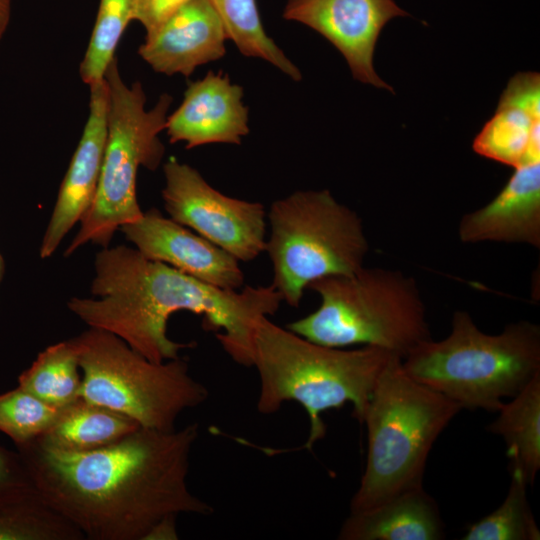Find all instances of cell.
Returning a JSON list of instances; mask_svg holds the SVG:
<instances>
[{
  "instance_id": "6da1fadb",
  "label": "cell",
  "mask_w": 540,
  "mask_h": 540,
  "mask_svg": "<svg viewBox=\"0 0 540 540\" xmlns=\"http://www.w3.org/2000/svg\"><path fill=\"white\" fill-rule=\"evenodd\" d=\"M199 425L170 431L138 428L87 452L16 445L42 500L89 540H145L163 518L210 515L187 476Z\"/></svg>"
},
{
  "instance_id": "7a4b0ae2",
  "label": "cell",
  "mask_w": 540,
  "mask_h": 540,
  "mask_svg": "<svg viewBox=\"0 0 540 540\" xmlns=\"http://www.w3.org/2000/svg\"><path fill=\"white\" fill-rule=\"evenodd\" d=\"M94 270L93 297H72L68 309L157 363L176 359L181 349L194 345L173 341L167 333L169 318L188 311L203 317V328L216 333L234 362L251 367L256 326L283 302L272 285L219 288L124 245L102 248Z\"/></svg>"
},
{
  "instance_id": "3957f363",
  "label": "cell",
  "mask_w": 540,
  "mask_h": 540,
  "mask_svg": "<svg viewBox=\"0 0 540 540\" xmlns=\"http://www.w3.org/2000/svg\"><path fill=\"white\" fill-rule=\"evenodd\" d=\"M394 356L373 346L344 350L320 345L264 317L253 338L257 410L272 414L286 402L300 404L309 418L302 448L310 450L326 434L321 417L325 411L351 403L353 416L362 424L377 381Z\"/></svg>"
},
{
  "instance_id": "277c9868",
  "label": "cell",
  "mask_w": 540,
  "mask_h": 540,
  "mask_svg": "<svg viewBox=\"0 0 540 540\" xmlns=\"http://www.w3.org/2000/svg\"><path fill=\"white\" fill-rule=\"evenodd\" d=\"M402 367L462 409L497 412L503 399L516 396L540 373V327L522 320L487 334L468 312L457 310L450 334L417 345L402 358Z\"/></svg>"
},
{
  "instance_id": "5b68a950",
  "label": "cell",
  "mask_w": 540,
  "mask_h": 540,
  "mask_svg": "<svg viewBox=\"0 0 540 540\" xmlns=\"http://www.w3.org/2000/svg\"><path fill=\"white\" fill-rule=\"evenodd\" d=\"M461 410L456 402L411 378L402 367V358L394 356L379 377L364 414L367 457L350 512L423 486L428 455Z\"/></svg>"
},
{
  "instance_id": "8992f818",
  "label": "cell",
  "mask_w": 540,
  "mask_h": 540,
  "mask_svg": "<svg viewBox=\"0 0 540 540\" xmlns=\"http://www.w3.org/2000/svg\"><path fill=\"white\" fill-rule=\"evenodd\" d=\"M307 289L320 296V306L286 328L314 343L361 344L404 358L431 338L417 283L401 271L362 267L351 275L320 278Z\"/></svg>"
},
{
  "instance_id": "52a82bcc",
  "label": "cell",
  "mask_w": 540,
  "mask_h": 540,
  "mask_svg": "<svg viewBox=\"0 0 540 540\" xmlns=\"http://www.w3.org/2000/svg\"><path fill=\"white\" fill-rule=\"evenodd\" d=\"M104 79L108 111L102 168L94 199L64 251L66 257L87 243L109 247L117 230L143 215L136 194L138 169H157L165 153L159 134L166 128L172 97L164 93L146 110L141 83L128 86L123 81L116 57Z\"/></svg>"
},
{
  "instance_id": "ba28073f",
  "label": "cell",
  "mask_w": 540,
  "mask_h": 540,
  "mask_svg": "<svg viewBox=\"0 0 540 540\" xmlns=\"http://www.w3.org/2000/svg\"><path fill=\"white\" fill-rule=\"evenodd\" d=\"M267 218L264 251L273 266L271 285L288 305L298 307L313 281L364 267L369 243L362 220L329 190L296 191L278 199Z\"/></svg>"
},
{
  "instance_id": "9c48e42d",
  "label": "cell",
  "mask_w": 540,
  "mask_h": 540,
  "mask_svg": "<svg viewBox=\"0 0 540 540\" xmlns=\"http://www.w3.org/2000/svg\"><path fill=\"white\" fill-rule=\"evenodd\" d=\"M71 340L82 374L80 397L121 413L142 428L173 430L184 411L208 399V389L180 357L150 361L118 336L92 327Z\"/></svg>"
},
{
  "instance_id": "30bf717a",
  "label": "cell",
  "mask_w": 540,
  "mask_h": 540,
  "mask_svg": "<svg viewBox=\"0 0 540 540\" xmlns=\"http://www.w3.org/2000/svg\"><path fill=\"white\" fill-rule=\"evenodd\" d=\"M164 208L169 217L194 230L239 262L265 250L263 204L229 197L213 188L192 166L170 157L163 165Z\"/></svg>"
},
{
  "instance_id": "8fae6325",
  "label": "cell",
  "mask_w": 540,
  "mask_h": 540,
  "mask_svg": "<svg viewBox=\"0 0 540 540\" xmlns=\"http://www.w3.org/2000/svg\"><path fill=\"white\" fill-rule=\"evenodd\" d=\"M398 16L408 13L394 0H287L283 11L284 19L300 22L332 43L355 79L392 92L375 72L373 54L381 30Z\"/></svg>"
},
{
  "instance_id": "7c38bea8",
  "label": "cell",
  "mask_w": 540,
  "mask_h": 540,
  "mask_svg": "<svg viewBox=\"0 0 540 540\" xmlns=\"http://www.w3.org/2000/svg\"><path fill=\"white\" fill-rule=\"evenodd\" d=\"M120 230L148 259L219 288L238 290L244 285V273L234 256L155 208Z\"/></svg>"
},
{
  "instance_id": "4fadbf2b",
  "label": "cell",
  "mask_w": 540,
  "mask_h": 540,
  "mask_svg": "<svg viewBox=\"0 0 540 540\" xmlns=\"http://www.w3.org/2000/svg\"><path fill=\"white\" fill-rule=\"evenodd\" d=\"M89 87L88 119L42 239V259L51 257L67 233L81 221L97 190L107 141L108 90L105 79Z\"/></svg>"
},
{
  "instance_id": "5bb4252c",
  "label": "cell",
  "mask_w": 540,
  "mask_h": 540,
  "mask_svg": "<svg viewBox=\"0 0 540 540\" xmlns=\"http://www.w3.org/2000/svg\"><path fill=\"white\" fill-rule=\"evenodd\" d=\"M226 39L211 1L189 0L146 35L138 54L158 73L188 77L198 66L222 58Z\"/></svg>"
},
{
  "instance_id": "9a60e30c",
  "label": "cell",
  "mask_w": 540,
  "mask_h": 540,
  "mask_svg": "<svg viewBox=\"0 0 540 540\" xmlns=\"http://www.w3.org/2000/svg\"><path fill=\"white\" fill-rule=\"evenodd\" d=\"M243 88L228 75L209 71L189 82L177 110L168 116L170 143L184 142L186 149L211 143L240 144L249 133L248 108Z\"/></svg>"
},
{
  "instance_id": "2e32d148",
  "label": "cell",
  "mask_w": 540,
  "mask_h": 540,
  "mask_svg": "<svg viewBox=\"0 0 540 540\" xmlns=\"http://www.w3.org/2000/svg\"><path fill=\"white\" fill-rule=\"evenodd\" d=\"M458 235L463 243H523L539 248L540 162L516 167L490 203L463 215Z\"/></svg>"
},
{
  "instance_id": "e0dca14e",
  "label": "cell",
  "mask_w": 540,
  "mask_h": 540,
  "mask_svg": "<svg viewBox=\"0 0 540 540\" xmlns=\"http://www.w3.org/2000/svg\"><path fill=\"white\" fill-rule=\"evenodd\" d=\"M340 540H441L445 526L439 507L423 486L400 492L366 510L350 512Z\"/></svg>"
},
{
  "instance_id": "ac0fdd59",
  "label": "cell",
  "mask_w": 540,
  "mask_h": 540,
  "mask_svg": "<svg viewBox=\"0 0 540 540\" xmlns=\"http://www.w3.org/2000/svg\"><path fill=\"white\" fill-rule=\"evenodd\" d=\"M138 428L133 419L80 397L63 408L57 421L35 441L54 450L87 452L118 442Z\"/></svg>"
},
{
  "instance_id": "d6986e66",
  "label": "cell",
  "mask_w": 540,
  "mask_h": 540,
  "mask_svg": "<svg viewBox=\"0 0 540 540\" xmlns=\"http://www.w3.org/2000/svg\"><path fill=\"white\" fill-rule=\"evenodd\" d=\"M497 412L487 429L504 440L510 470L531 485L540 468V373Z\"/></svg>"
},
{
  "instance_id": "ffe728a7",
  "label": "cell",
  "mask_w": 540,
  "mask_h": 540,
  "mask_svg": "<svg viewBox=\"0 0 540 540\" xmlns=\"http://www.w3.org/2000/svg\"><path fill=\"white\" fill-rule=\"evenodd\" d=\"M472 146L480 156L514 168L540 162V112L500 100Z\"/></svg>"
},
{
  "instance_id": "44dd1931",
  "label": "cell",
  "mask_w": 540,
  "mask_h": 540,
  "mask_svg": "<svg viewBox=\"0 0 540 540\" xmlns=\"http://www.w3.org/2000/svg\"><path fill=\"white\" fill-rule=\"evenodd\" d=\"M18 386L57 408L79 399L82 374L72 340L58 342L40 352L19 375Z\"/></svg>"
},
{
  "instance_id": "7402d4cb",
  "label": "cell",
  "mask_w": 540,
  "mask_h": 540,
  "mask_svg": "<svg viewBox=\"0 0 540 540\" xmlns=\"http://www.w3.org/2000/svg\"><path fill=\"white\" fill-rule=\"evenodd\" d=\"M219 14L227 39L247 57L261 58L295 81L302 78L299 69L264 30L256 0H210Z\"/></svg>"
},
{
  "instance_id": "603a6c76",
  "label": "cell",
  "mask_w": 540,
  "mask_h": 540,
  "mask_svg": "<svg viewBox=\"0 0 540 540\" xmlns=\"http://www.w3.org/2000/svg\"><path fill=\"white\" fill-rule=\"evenodd\" d=\"M83 539V534L48 506L37 490L0 501V540Z\"/></svg>"
},
{
  "instance_id": "cb8c5ba5",
  "label": "cell",
  "mask_w": 540,
  "mask_h": 540,
  "mask_svg": "<svg viewBox=\"0 0 540 540\" xmlns=\"http://www.w3.org/2000/svg\"><path fill=\"white\" fill-rule=\"evenodd\" d=\"M511 482L502 504L472 524L463 540H539L540 531L531 511L524 476L510 470Z\"/></svg>"
},
{
  "instance_id": "d4e9b609",
  "label": "cell",
  "mask_w": 540,
  "mask_h": 540,
  "mask_svg": "<svg viewBox=\"0 0 540 540\" xmlns=\"http://www.w3.org/2000/svg\"><path fill=\"white\" fill-rule=\"evenodd\" d=\"M130 21L132 0H100L96 22L80 64V76L84 83L90 86L104 79Z\"/></svg>"
},
{
  "instance_id": "484cf974",
  "label": "cell",
  "mask_w": 540,
  "mask_h": 540,
  "mask_svg": "<svg viewBox=\"0 0 540 540\" xmlns=\"http://www.w3.org/2000/svg\"><path fill=\"white\" fill-rule=\"evenodd\" d=\"M62 410L18 386L0 394V431L15 445L27 443L43 435Z\"/></svg>"
},
{
  "instance_id": "4316f807",
  "label": "cell",
  "mask_w": 540,
  "mask_h": 540,
  "mask_svg": "<svg viewBox=\"0 0 540 540\" xmlns=\"http://www.w3.org/2000/svg\"><path fill=\"white\" fill-rule=\"evenodd\" d=\"M35 490L19 453L0 445V501L19 497Z\"/></svg>"
},
{
  "instance_id": "83f0119b",
  "label": "cell",
  "mask_w": 540,
  "mask_h": 540,
  "mask_svg": "<svg viewBox=\"0 0 540 540\" xmlns=\"http://www.w3.org/2000/svg\"><path fill=\"white\" fill-rule=\"evenodd\" d=\"M189 0H132V21H138L146 35L155 31L174 11Z\"/></svg>"
},
{
  "instance_id": "f1b7e54d",
  "label": "cell",
  "mask_w": 540,
  "mask_h": 540,
  "mask_svg": "<svg viewBox=\"0 0 540 540\" xmlns=\"http://www.w3.org/2000/svg\"><path fill=\"white\" fill-rule=\"evenodd\" d=\"M176 515H170L161 519L147 534L145 540H176L178 533L176 528Z\"/></svg>"
},
{
  "instance_id": "f546056e",
  "label": "cell",
  "mask_w": 540,
  "mask_h": 540,
  "mask_svg": "<svg viewBox=\"0 0 540 540\" xmlns=\"http://www.w3.org/2000/svg\"><path fill=\"white\" fill-rule=\"evenodd\" d=\"M11 0H0V40L5 34L11 18Z\"/></svg>"
},
{
  "instance_id": "4dcf8cb0",
  "label": "cell",
  "mask_w": 540,
  "mask_h": 540,
  "mask_svg": "<svg viewBox=\"0 0 540 540\" xmlns=\"http://www.w3.org/2000/svg\"><path fill=\"white\" fill-rule=\"evenodd\" d=\"M4 273H5V261L2 255L0 254V283L3 279Z\"/></svg>"
}]
</instances>
